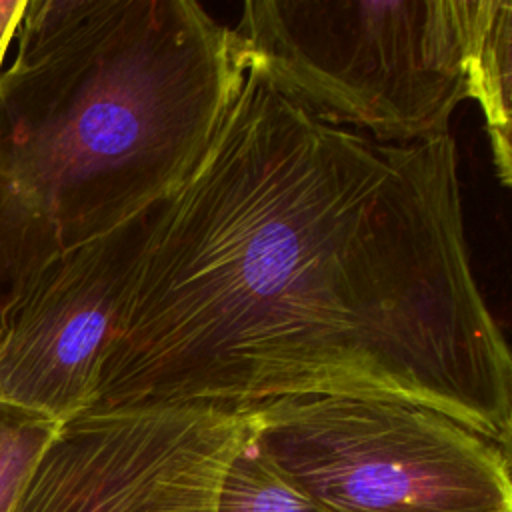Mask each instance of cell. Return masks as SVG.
<instances>
[{"instance_id": "obj_1", "label": "cell", "mask_w": 512, "mask_h": 512, "mask_svg": "<svg viewBox=\"0 0 512 512\" xmlns=\"http://www.w3.org/2000/svg\"><path fill=\"white\" fill-rule=\"evenodd\" d=\"M310 394L512 440V358L474 278L454 138L332 124L246 50L206 156L152 212L88 410Z\"/></svg>"}, {"instance_id": "obj_2", "label": "cell", "mask_w": 512, "mask_h": 512, "mask_svg": "<svg viewBox=\"0 0 512 512\" xmlns=\"http://www.w3.org/2000/svg\"><path fill=\"white\" fill-rule=\"evenodd\" d=\"M244 70L238 32L196 0H28L0 70V310L170 200Z\"/></svg>"}, {"instance_id": "obj_3", "label": "cell", "mask_w": 512, "mask_h": 512, "mask_svg": "<svg viewBox=\"0 0 512 512\" xmlns=\"http://www.w3.org/2000/svg\"><path fill=\"white\" fill-rule=\"evenodd\" d=\"M234 30L276 86L378 142L450 134L474 100L510 186L512 2L248 0Z\"/></svg>"}, {"instance_id": "obj_4", "label": "cell", "mask_w": 512, "mask_h": 512, "mask_svg": "<svg viewBox=\"0 0 512 512\" xmlns=\"http://www.w3.org/2000/svg\"><path fill=\"white\" fill-rule=\"evenodd\" d=\"M244 412L270 464L326 512H512L510 448L434 408L310 394Z\"/></svg>"}, {"instance_id": "obj_5", "label": "cell", "mask_w": 512, "mask_h": 512, "mask_svg": "<svg viewBox=\"0 0 512 512\" xmlns=\"http://www.w3.org/2000/svg\"><path fill=\"white\" fill-rule=\"evenodd\" d=\"M244 410L162 404L60 424L12 512H216Z\"/></svg>"}, {"instance_id": "obj_6", "label": "cell", "mask_w": 512, "mask_h": 512, "mask_svg": "<svg viewBox=\"0 0 512 512\" xmlns=\"http://www.w3.org/2000/svg\"><path fill=\"white\" fill-rule=\"evenodd\" d=\"M152 212L62 252L0 310V400L54 422L88 410Z\"/></svg>"}, {"instance_id": "obj_7", "label": "cell", "mask_w": 512, "mask_h": 512, "mask_svg": "<svg viewBox=\"0 0 512 512\" xmlns=\"http://www.w3.org/2000/svg\"><path fill=\"white\" fill-rule=\"evenodd\" d=\"M216 512H326L298 492L248 434L234 452L218 494Z\"/></svg>"}, {"instance_id": "obj_8", "label": "cell", "mask_w": 512, "mask_h": 512, "mask_svg": "<svg viewBox=\"0 0 512 512\" xmlns=\"http://www.w3.org/2000/svg\"><path fill=\"white\" fill-rule=\"evenodd\" d=\"M60 422L0 400V512L16 500Z\"/></svg>"}]
</instances>
